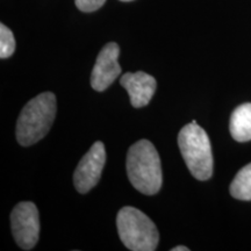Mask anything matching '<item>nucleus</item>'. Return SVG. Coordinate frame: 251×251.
Listing matches in <instances>:
<instances>
[{
	"mask_svg": "<svg viewBox=\"0 0 251 251\" xmlns=\"http://www.w3.org/2000/svg\"><path fill=\"white\" fill-rule=\"evenodd\" d=\"M126 168L131 185L139 192L153 196L161 190L163 184L161 158L150 141L141 140L130 147Z\"/></svg>",
	"mask_w": 251,
	"mask_h": 251,
	"instance_id": "obj_1",
	"label": "nucleus"
},
{
	"mask_svg": "<svg viewBox=\"0 0 251 251\" xmlns=\"http://www.w3.org/2000/svg\"><path fill=\"white\" fill-rule=\"evenodd\" d=\"M57 102L56 96L45 92L27 102L17 122V140L23 147H29L42 140L54 124Z\"/></svg>",
	"mask_w": 251,
	"mask_h": 251,
	"instance_id": "obj_2",
	"label": "nucleus"
},
{
	"mask_svg": "<svg viewBox=\"0 0 251 251\" xmlns=\"http://www.w3.org/2000/svg\"><path fill=\"white\" fill-rule=\"evenodd\" d=\"M178 146L187 169L198 180H207L213 175V155L208 135L200 126L191 122L178 135Z\"/></svg>",
	"mask_w": 251,
	"mask_h": 251,
	"instance_id": "obj_3",
	"label": "nucleus"
},
{
	"mask_svg": "<svg viewBox=\"0 0 251 251\" xmlns=\"http://www.w3.org/2000/svg\"><path fill=\"white\" fill-rule=\"evenodd\" d=\"M120 240L131 251H153L158 246L159 234L153 222L135 207H124L117 215Z\"/></svg>",
	"mask_w": 251,
	"mask_h": 251,
	"instance_id": "obj_4",
	"label": "nucleus"
},
{
	"mask_svg": "<svg viewBox=\"0 0 251 251\" xmlns=\"http://www.w3.org/2000/svg\"><path fill=\"white\" fill-rule=\"evenodd\" d=\"M12 234L18 246L24 250H31L40 236V216L35 203L19 202L11 213Z\"/></svg>",
	"mask_w": 251,
	"mask_h": 251,
	"instance_id": "obj_5",
	"label": "nucleus"
},
{
	"mask_svg": "<svg viewBox=\"0 0 251 251\" xmlns=\"http://www.w3.org/2000/svg\"><path fill=\"white\" fill-rule=\"evenodd\" d=\"M105 163V146L98 141L80 159L74 174V184L78 192L85 194L98 184Z\"/></svg>",
	"mask_w": 251,
	"mask_h": 251,
	"instance_id": "obj_6",
	"label": "nucleus"
},
{
	"mask_svg": "<svg viewBox=\"0 0 251 251\" xmlns=\"http://www.w3.org/2000/svg\"><path fill=\"white\" fill-rule=\"evenodd\" d=\"M120 48L115 42H109L100 50L92 74H91V86L93 90L102 92L107 90L120 76L121 67L118 58Z\"/></svg>",
	"mask_w": 251,
	"mask_h": 251,
	"instance_id": "obj_7",
	"label": "nucleus"
},
{
	"mask_svg": "<svg viewBox=\"0 0 251 251\" xmlns=\"http://www.w3.org/2000/svg\"><path fill=\"white\" fill-rule=\"evenodd\" d=\"M120 84L129 94L130 103L135 108L147 106L156 92V79L143 71L127 72L121 77Z\"/></svg>",
	"mask_w": 251,
	"mask_h": 251,
	"instance_id": "obj_8",
	"label": "nucleus"
},
{
	"mask_svg": "<svg viewBox=\"0 0 251 251\" xmlns=\"http://www.w3.org/2000/svg\"><path fill=\"white\" fill-rule=\"evenodd\" d=\"M229 130L237 142L251 141V102L240 105L231 113Z\"/></svg>",
	"mask_w": 251,
	"mask_h": 251,
	"instance_id": "obj_9",
	"label": "nucleus"
},
{
	"mask_svg": "<svg viewBox=\"0 0 251 251\" xmlns=\"http://www.w3.org/2000/svg\"><path fill=\"white\" fill-rule=\"evenodd\" d=\"M230 194L235 199L251 200V163L241 169L230 184Z\"/></svg>",
	"mask_w": 251,
	"mask_h": 251,
	"instance_id": "obj_10",
	"label": "nucleus"
},
{
	"mask_svg": "<svg viewBox=\"0 0 251 251\" xmlns=\"http://www.w3.org/2000/svg\"><path fill=\"white\" fill-rule=\"evenodd\" d=\"M15 40L12 30L4 24L0 25V58L5 59L14 54Z\"/></svg>",
	"mask_w": 251,
	"mask_h": 251,
	"instance_id": "obj_11",
	"label": "nucleus"
},
{
	"mask_svg": "<svg viewBox=\"0 0 251 251\" xmlns=\"http://www.w3.org/2000/svg\"><path fill=\"white\" fill-rule=\"evenodd\" d=\"M106 0H75L77 8L85 13H91V12L97 11L105 4Z\"/></svg>",
	"mask_w": 251,
	"mask_h": 251,
	"instance_id": "obj_12",
	"label": "nucleus"
},
{
	"mask_svg": "<svg viewBox=\"0 0 251 251\" xmlns=\"http://www.w3.org/2000/svg\"><path fill=\"white\" fill-rule=\"evenodd\" d=\"M171 250L172 251H188L190 249H188V248H186V247H184V246H178V247H176Z\"/></svg>",
	"mask_w": 251,
	"mask_h": 251,
	"instance_id": "obj_13",
	"label": "nucleus"
},
{
	"mask_svg": "<svg viewBox=\"0 0 251 251\" xmlns=\"http://www.w3.org/2000/svg\"><path fill=\"white\" fill-rule=\"evenodd\" d=\"M120 1H131V0H120Z\"/></svg>",
	"mask_w": 251,
	"mask_h": 251,
	"instance_id": "obj_14",
	"label": "nucleus"
}]
</instances>
